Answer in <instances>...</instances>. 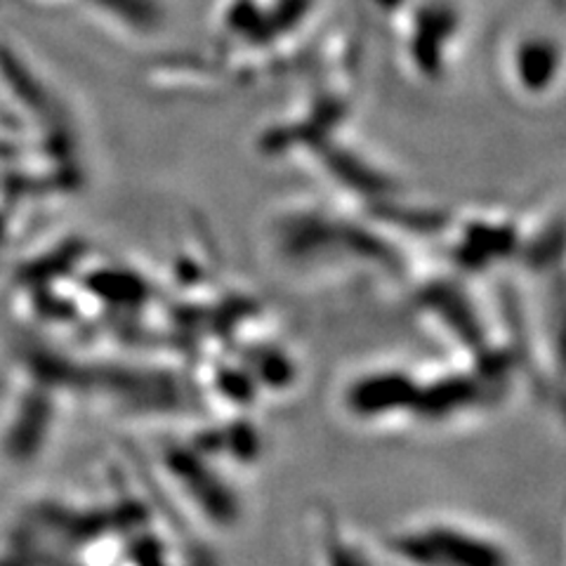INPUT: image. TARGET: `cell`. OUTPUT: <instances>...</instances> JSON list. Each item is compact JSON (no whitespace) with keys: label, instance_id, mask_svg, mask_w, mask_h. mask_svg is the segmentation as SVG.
Returning <instances> with one entry per match:
<instances>
[{"label":"cell","instance_id":"1","mask_svg":"<svg viewBox=\"0 0 566 566\" xmlns=\"http://www.w3.org/2000/svg\"><path fill=\"white\" fill-rule=\"evenodd\" d=\"M392 551L416 566H512L501 543L455 524H422L392 541Z\"/></svg>","mask_w":566,"mask_h":566},{"label":"cell","instance_id":"2","mask_svg":"<svg viewBox=\"0 0 566 566\" xmlns=\"http://www.w3.org/2000/svg\"><path fill=\"white\" fill-rule=\"evenodd\" d=\"M557 62V52L547 45V43H524L517 50V69H520V78L531 85V87H541L545 81H551L553 74V64Z\"/></svg>","mask_w":566,"mask_h":566}]
</instances>
